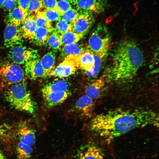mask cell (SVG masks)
Segmentation results:
<instances>
[{
	"mask_svg": "<svg viewBox=\"0 0 159 159\" xmlns=\"http://www.w3.org/2000/svg\"><path fill=\"white\" fill-rule=\"evenodd\" d=\"M158 115L147 109L117 108L98 114L91 120V130L107 143L132 130L146 126H158Z\"/></svg>",
	"mask_w": 159,
	"mask_h": 159,
	"instance_id": "6da1fadb",
	"label": "cell"
},
{
	"mask_svg": "<svg viewBox=\"0 0 159 159\" xmlns=\"http://www.w3.org/2000/svg\"><path fill=\"white\" fill-rule=\"evenodd\" d=\"M144 62L143 53L135 42L130 40L122 41L113 51L110 66L103 74L106 83L121 84L130 82Z\"/></svg>",
	"mask_w": 159,
	"mask_h": 159,
	"instance_id": "7a4b0ae2",
	"label": "cell"
},
{
	"mask_svg": "<svg viewBox=\"0 0 159 159\" xmlns=\"http://www.w3.org/2000/svg\"><path fill=\"white\" fill-rule=\"evenodd\" d=\"M5 96L14 109L30 113L34 112L36 104L22 82L9 85L5 92Z\"/></svg>",
	"mask_w": 159,
	"mask_h": 159,
	"instance_id": "3957f363",
	"label": "cell"
},
{
	"mask_svg": "<svg viewBox=\"0 0 159 159\" xmlns=\"http://www.w3.org/2000/svg\"><path fill=\"white\" fill-rule=\"evenodd\" d=\"M111 42V36L107 27L100 24L94 30L88 41V49L103 58L107 56Z\"/></svg>",
	"mask_w": 159,
	"mask_h": 159,
	"instance_id": "277c9868",
	"label": "cell"
},
{
	"mask_svg": "<svg viewBox=\"0 0 159 159\" xmlns=\"http://www.w3.org/2000/svg\"><path fill=\"white\" fill-rule=\"evenodd\" d=\"M25 73L21 67L14 62L5 63L0 67V78L4 83L8 85L21 82Z\"/></svg>",
	"mask_w": 159,
	"mask_h": 159,
	"instance_id": "5b68a950",
	"label": "cell"
},
{
	"mask_svg": "<svg viewBox=\"0 0 159 159\" xmlns=\"http://www.w3.org/2000/svg\"><path fill=\"white\" fill-rule=\"evenodd\" d=\"M8 57L13 62L21 64H25L29 60L38 58V55L36 50L20 44L11 47Z\"/></svg>",
	"mask_w": 159,
	"mask_h": 159,
	"instance_id": "8992f818",
	"label": "cell"
},
{
	"mask_svg": "<svg viewBox=\"0 0 159 159\" xmlns=\"http://www.w3.org/2000/svg\"><path fill=\"white\" fill-rule=\"evenodd\" d=\"M64 59L72 62L77 68L84 71L87 75L92 71L95 62L94 53L87 48L79 56L67 57Z\"/></svg>",
	"mask_w": 159,
	"mask_h": 159,
	"instance_id": "52a82bcc",
	"label": "cell"
},
{
	"mask_svg": "<svg viewBox=\"0 0 159 159\" xmlns=\"http://www.w3.org/2000/svg\"><path fill=\"white\" fill-rule=\"evenodd\" d=\"M95 107L94 100L85 94L75 102L71 111L79 117L87 119L92 116Z\"/></svg>",
	"mask_w": 159,
	"mask_h": 159,
	"instance_id": "ba28073f",
	"label": "cell"
},
{
	"mask_svg": "<svg viewBox=\"0 0 159 159\" xmlns=\"http://www.w3.org/2000/svg\"><path fill=\"white\" fill-rule=\"evenodd\" d=\"M73 3L79 13H100L104 11L107 6L106 0H75Z\"/></svg>",
	"mask_w": 159,
	"mask_h": 159,
	"instance_id": "9c48e42d",
	"label": "cell"
},
{
	"mask_svg": "<svg viewBox=\"0 0 159 159\" xmlns=\"http://www.w3.org/2000/svg\"><path fill=\"white\" fill-rule=\"evenodd\" d=\"M94 22L93 14L89 12L79 13L74 21L71 24L70 31L84 36L90 29Z\"/></svg>",
	"mask_w": 159,
	"mask_h": 159,
	"instance_id": "30bf717a",
	"label": "cell"
},
{
	"mask_svg": "<svg viewBox=\"0 0 159 159\" xmlns=\"http://www.w3.org/2000/svg\"><path fill=\"white\" fill-rule=\"evenodd\" d=\"M4 32V45L7 48L11 47L21 44L24 38L21 26L6 23Z\"/></svg>",
	"mask_w": 159,
	"mask_h": 159,
	"instance_id": "8fae6325",
	"label": "cell"
},
{
	"mask_svg": "<svg viewBox=\"0 0 159 159\" xmlns=\"http://www.w3.org/2000/svg\"><path fill=\"white\" fill-rule=\"evenodd\" d=\"M24 64L25 74L29 79L34 80L46 77L40 59L38 57L29 60Z\"/></svg>",
	"mask_w": 159,
	"mask_h": 159,
	"instance_id": "7c38bea8",
	"label": "cell"
},
{
	"mask_svg": "<svg viewBox=\"0 0 159 159\" xmlns=\"http://www.w3.org/2000/svg\"><path fill=\"white\" fill-rule=\"evenodd\" d=\"M78 68L71 61L66 59L60 63L48 75L47 77L64 78L75 73Z\"/></svg>",
	"mask_w": 159,
	"mask_h": 159,
	"instance_id": "4fadbf2b",
	"label": "cell"
},
{
	"mask_svg": "<svg viewBox=\"0 0 159 159\" xmlns=\"http://www.w3.org/2000/svg\"><path fill=\"white\" fill-rule=\"evenodd\" d=\"M69 91L51 92L42 94L46 105L51 107L63 103L70 95Z\"/></svg>",
	"mask_w": 159,
	"mask_h": 159,
	"instance_id": "5bb4252c",
	"label": "cell"
},
{
	"mask_svg": "<svg viewBox=\"0 0 159 159\" xmlns=\"http://www.w3.org/2000/svg\"><path fill=\"white\" fill-rule=\"evenodd\" d=\"M106 83L104 75L87 85L85 89V95L93 100L102 95Z\"/></svg>",
	"mask_w": 159,
	"mask_h": 159,
	"instance_id": "9a60e30c",
	"label": "cell"
},
{
	"mask_svg": "<svg viewBox=\"0 0 159 159\" xmlns=\"http://www.w3.org/2000/svg\"><path fill=\"white\" fill-rule=\"evenodd\" d=\"M18 133L20 142L31 147L34 144L36 139L34 130L27 124H20Z\"/></svg>",
	"mask_w": 159,
	"mask_h": 159,
	"instance_id": "2e32d148",
	"label": "cell"
},
{
	"mask_svg": "<svg viewBox=\"0 0 159 159\" xmlns=\"http://www.w3.org/2000/svg\"><path fill=\"white\" fill-rule=\"evenodd\" d=\"M77 159H104L99 148L92 145H87L82 148L77 154Z\"/></svg>",
	"mask_w": 159,
	"mask_h": 159,
	"instance_id": "e0dca14e",
	"label": "cell"
},
{
	"mask_svg": "<svg viewBox=\"0 0 159 159\" xmlns=\"http://www.w3.org/2000/svg\"><path fill=\"white\" fill-rule=\"evenodd\" d=\"M69 91L68 82L62 80H57L46 84L42 89V94L51 92Z\"/></svg>",
	"mask_w": 159,
	"mask_h": 159,
	"instance_id": "ac0fdd59",
	"label": "cell"
},
{
	"mask_svg": "<svg viewBox=\"0 0 159 159\" xmlns=\"http://www.w3.org/2000/svg\"><path fill=\"white\" fill-rule=\"evenodd\" d=\"M87 49L81 44L77 43L63 46L60 49L61 56L64 59L67 57L78 56Z\"/></svg>",
	"mask_w": 159,
	"mask_h": 159,
	"instance_id": "d6986e66",
	"label": "cell"
},
{
	"mask_svg": "<svg viewBox=\"0 0 159 159\" xmlns=\"http://www.w3.org/2000/svg\"><path fill=\"white\" fill-rule=\"evenodd\" d=\"M21 26L24 38L31 40L37 28L34 16L26 17Z\"/></svg>",
	"mask_w": 159,
	"mask_h": 159,
	"instance_id": "ffe728a7",
	"label": "cell"
},
{
	"mask_svg": "<svg viewBox=\"0 0 159 159\" xmlns=\"http://www.w3.org/2000/svg\"><path fill=\"white\" fill-rule=\"evenodd\" d=\"M54 30V28L37 27L31 40L37 45H44L45 44L48 38Z\"/></svg>",
	"mask_w": 159,
	"mask_h": 159,
	"instance_id": "44dd1931",
	"label": "cell"
},
{
	"mask_svg": "<svg viewBox=\"0 0 159 159\" xmlns=\"http://www.w3.org/2000/svg\"><path fill=\"white\" fill-rule=\"evenodd\" d=\"M27 17L24 11L19 7H16L9 11L6 22L21 26Z\"/></svg>",
	"mask_w": 159,
	"mask_h": 159,
	"instance_id": "7402d4cb",
	"label": "cell"
},
{
	"mask_svg": "<svg viewBox=\"0 0 159 159\" xmlns=\"http://www.w3.org/2000/svg\"><path fill=\"white\" fill-rule=\"evenodd\" d=\"M55 58L54 52L53 51H50L45 54L40 59L46 77L55 67Z\"/></svg>",
	"mask_w": 159,
	"mask_h": 159,
	"instance_id": "603a6c76",
	"label": "cell"
},
{
	"mask_svg": "<svg viewBox=\"0 0 159 159\" xmlns=\"http://www.w3.org/2000/svg\"><path fill=\"white\" fill-rule=\"evenodd\" d=\"M83 36L72 31H69L60 35L62 46L77 43Z\"/></svg>",
	"mask_w": 159,
	"mask_h": 159,
	"instance_id": "cb8c5ba5",
	"label": "cell"
},
{
	"mask_svg": "<svg viewBox=\"0 0 159 159\" xmlns=\"http://www.w3.org/2000/svg\"><path fill=\"white\" fill-rule=\"evenodd\" d=\"M60 35L54 30L48 38L45 44L54 51L60 50L62 44Z\"/></svg>",
	"mask_w": 159,
	"mask_h": 159,
	"instance_id": "d4e9b609",
	"label": "cell"
},
{
	"mask_svg": "<svg viewBox=\"0 0 159 159\" xmlns=\"http://www.w3.org/2000/svg\"><path fill=\"white\" fill-rule=\"evenodd\" d=\"M32 152L31 146L20 142L16 147L17 159H28L31 156Z\"/></svg>",
	"mask_w": 159,
	"mask_h": 159,
	"instance_id": "484cf974",
	"label": "cell"
},
{
	"mask_svg": "<svg viewBox=\"0 0 159 159\" xmlns=\"http://www.w3.org/2000/svg\"><path fill=\"white\" fill-rule=\"evenodd\" d=\"M45 9L40 0H30L26 11L27 17L34 16L39 11Z\"/></svg>",
	"mask_w": 159,
	"mask_h": 159,
	"instance_id": "4316f807",
	"label": "cell"
},
{
	"mask_svg": "<svg viewBox=\"0 0 159 159\" xmlns=\"http://www.w3.org/2000/svg\"><path fill=\"white\" fill-rule=\"evenodd\" d=\"M44 11H39L34 16L35 21L37 27L53 28L51 23L47 20L44 15Z\"/></svg>",
	"mask_w": 159,
	"mask_h": 159,
	"instance_id": "83f0119b",
	"label": "cell"
},
{
	"mask_svg": "<svg viewBox=\"0 0 159 159\" xmlns=\"http://www.w3.org/2000/svg\"><path fill=\"white\" fill-rule=\"evenodd\" d=\"M54 30L60 35L70 31L71 24H69L62 18L57 21Z\"/></svg>",
	"mask_w": 159,
	"mask_h": 159,
	"instance_id": "f1b7e54d",
	"label": "cell"
},
{
	"mask_svg": "<svg viewBox=\"0 0 159 159\" xmlns=\"http://www.w3.org/2000/svg\"><path fill=\"white\" fill-rule=\"evenodd\" d=\"M95 64L93 69L90 73L87 76L90 77H94L96 76L99 73L104 60L105 58L94 54Z\"/></svg>",
	"mask_w": 159,
	"mask_h": 159,
	"instance_id": "f546056e",
	"label": "cell"
},
{
	"mask_svg": "<svg viewBox=\"0 0 159 159\" xmlns=\"http://www.w3.org/2000/svg\"><path fill=\"white\" fill-rule=\"evenodd\" d=\"M44 13L47 20L51 23L52 21H57L61 18V14L55 9H45Z\"/></svg>",
	"mask_w": 159,
	"mask_h": 159,
	"instance_id": "4dcf8cb0",
	"label": "cell"
},
{
	"mask_svg": "<svg viewBox=\"0 0 159 159\" xmlns=\"http://www.w3.org/2000/svg\"><path fill=\"white\" fill-rule=\"evenodd\" d=\"M79 13L75 9L71 8L62 15L61 18L67 22L71 24L78 15Z\"/></svg>",
	"mask_w": 159,
	"mask_h": 159,
	"instance_id": "1f68e13d",
	"label": "cell"
},
{
	"mask_svg": "<svg viewBox=\"0 0 159 159\" xmlns=\"http://www.w3.org/2000/svg\"><path fill=\"white\" fill-rule=\"evenodd\" d=\"M70 3L63 0L57 1L55 9L62 15L65 12L72 8Z\"/></svg>",
	"mask_w": 159,
	"mask_h": 159,
	"instance_id": "d6a6232c",
	"label": "cell"
},
{
	"mask_svg": "<svg viewBox=\"0 0 159 159\" xmlns=\"http://www.w3.org/2000/svg\"><path fill=\"white\" fill-rule=\"evenodd\" d=\"M18 1L17 0H4L2 3V8L10 11L16 7Z\"/></svg>",
	"mask_w": 159,
	"mask_h": 159,
	"instance_id": "836d02e7",
	"label": "cell"
},
{
	"mask_svg": "<svg viewBox=\"0 0 159 159\" xmlns=\"http://www.w3.org/2000/svg\"><path fill=\"white\" fill-rule=\"evenodd\" d=\"M43 7L46 9H55L57 4L56 0H40Z\"/></svg>",
	"mask_w": 159,
	"mask_h": 159,
	"instance_id": "e575fe53",
	"label": "cell"
},
{
	"mask_svg": "<svg viewBox=\"0 0 159 159\" xmlns=\"http://www.w3.org/2000/svg\"><path fill=\"white\" fill-rule=\"evenodd\" d=\"M30 0H18V6L20 9L24 11L26 14V11Z\"/></svg>",
	"mask_w": 159,
	"mask_h": 159,
	"instance_id": "d590c367",
	"label": "cell"
},
{
	"mask_svg": "<svg viewBox=\"0 0 159 159\" xmlns=\"http://www.w3.org/2000/svg\"><path fill=\"white\" fill-rule=\"evenodd\" d=\"M0 159H6L2 152L0 149Z\"/></svg>",
	"mask_w": 159,
	"mask_h": 159,
	"instance_id": "8d00e7d4",
	"label": "cell"
},
{
	"mask_svg": "<svg viewBox=\"0 0 159 159\" xmlns=\"http://www.w3.org/2000/svg\"><path fill=\"white\" fill-rule=\"evenodd\" d=\"M63 0L66 1H67L69 2L70 3H72L74 2L75 0Z\"/></svg>",
	"mask_w": 159,
	"mask_h": 159,
	"instance_id": "74e56055",
	"label": "cell"
},
{
	"mask_svg": "<svg viewBox=\"0 0 159 159\" xmlns=\"http://www.w3.org/2000/svg\"><path fill=\"white\" fill-rule=\"evenodd\" d=\"M4 0H0V8H2V3Z\"/></svg>",
	"mask_w": 159,
	"mask_h": 159,
	"instance_id": "f35d334b",
	"label": "cell"
}]
</instances>
